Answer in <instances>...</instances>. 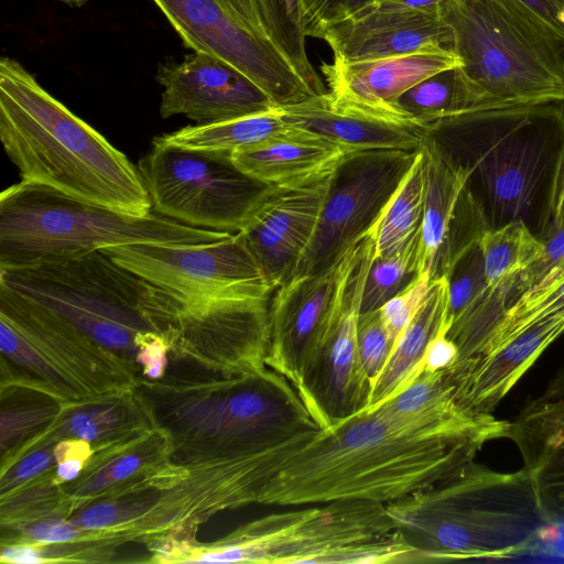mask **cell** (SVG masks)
I'll list each match as a JSON object with an SVG mask.
<instances>
[{
	"label": "cell",
	"mask_w": 564,
	"mask_h": 564,
	"mask_svg": "<svg viewBox=\"0 0 564 564\" xmlns=\"http://www.w3.org/2000/svg\"><path fill=\"white\" fill-rule=\"evenodd\" d=\"M430 133L467 170L488 230L520 221L545 240L564 178L562 102L473 111Z\"/></svg>",
	"instance_id": "7a4b0ae2"
},
{
	"label": "cell",
	"mask_w": 564,
	"mask_h": 564,
	"mask_svg": "<svg viewBox=\"0 0 564 564\" xmlns=\"http://www.w3.org/2000/svg\"><path fill=\"white\" fill-rule=\"evenodd\" d=\"M480 241V240H479ZM479 241L465 249L444 274L448 285L445 317L447 332L452 323L482 293L487 286L484 257Z\"/></svg>",
	"instance_id": "d6a6232c"
},
{
	"label": "cell",
	"mask_w": 564,
	"mask_h": 564,
	"mask_svg": "<svg viewBox=\"0 0 564 564\" xmlns=\"http://www.w3.org/2000/svg\"><path fill=\"white\" fill-rule=\"evenodd\" d=\"M394 109L403 122L427 132L443 120L485 110L460 66L441 70L417 83L397 99Z\"/></svg>",
	"instance_id": "4316f807"
},
{
	"label": "cell",
	"mask_w": 564,
	"mask_h": 564,
	"mask_svg": "<svg viewBox=\"0 0 564 564\" xmlns=\"http://www.w3.org/2000/svg\"><path fill=\"white\" fill-rule=\"evenodd\" d=\"M1 355L37 376L33 389L62 404L109 395L96 372L132 388L135 369L50 308L0 284Z\"/></svg>",
	"instance_id": "9c48e42d"
},
{
	"label": "cell",
	"mask_w": 564,
	"mask_h": 564,
	"mask_svg": "<svg viewBox=\"0 0 564 564\" xmlns=\"http://www.w3.org/2000/svg\"><path fill=\"white\" fill-rule=\"evenodd\" d=\"M137 166L153 213L202 229L239 232L271 187L240 171L230 153L155 141Z\"/></svg>",
	"instance_id": "30bf717a"
},
{
	"label": "cell",
	"mask_w": 564,
	"mask_h": 564,
	"mask_svg": "<svg viewBox=\"0 0 564 564\" xmlns=\"http://www.w3.org/2000/svg\"><path fill=\"white\" fill-rule=\"evenodd\" d=\"M285 120L347 152L370 150L417 151L427 131L391 122L332 104L328 94L280 107Z\"/></svg>",
	"instance_id": "603a6c76"
},
{
	"label": "cell",
	"mask_w": 564,
	"mask_h": 564,
	"mask_svg": "<svg viewBox=\"0 0 564 564\" xmlns=\"http://www.w3.org/2000/svg\"><path fill=\"white\" fill-rule=\"evenodd\" d=\"M509 423L507 438L519 449L542 507L564 520V387L546 386Z\"/></svg>",
	"instance_id": "7402d4cb"
},
{
	"label": "cell",
	"mask_w": 564,
	"mask_h": 564,
	"mask_svg": "<svg viewBox=\"0 0 564 564\" xmlns=\"http://www.w3.org/2000/svg\"><path fill=\"white\" fill-rule=\"evenodd\" d=\"M375 257L369 234L360 239L339 305L304 378L301 398L322 430L370 404L372 381L362 365L357 329L368 271Z\"/></svg>",
	"instance_id": "4fadbf2b"
},
{
	"label": "cell",
	"mask_w": 564,
	"mask_h": 564,
	"mask_svg": "<svg viewBox=\"0 0 564 564\" xmlns=\"http://www.w3.org/2000/svg\"><path fill=\"white\" fill-rule=\"evenodd\" d=\"M280 107L241 118L186 126L153 141L187 150L234 153L258 145L291 129Z\"/></svg>",
	"instance_id": "83f0119b"
},
{
	"label": "cell",
	"mask_w": 564,
	"mask_h": 564,
	"mask_svg": "<svg viewBox=\"0 0 564 564\" xmlns=\"http://www.w3.org/2000/svg\"><path fill=\"white\" fill-rule=\"evenodd\" d=\"M230 232L192 227L156 213L139 216L21 181L0 195V268L129 243L213 242Z\"/></svg>",
	"instance_id": "52a82bcc"
},
{
	"label": "cell",
	"mask_w": 564,
	"mask_h": 564,
	"mask_svg": "<svg viewBox=\"0 0 564 564\" xmlns=\"http://www.w3.org/2000/svg\"><path fill=\"white\" fill-rule=\"evenodd\" d=\"M334 61L355 63L452 46V31L437 10H411L373 0L319 35ZM452 51V50H451Z\"/></svg>",
	"instance_id": "d6986e66"
},
{
	"label": "cell",
	"mask_w": 564,
	"mask_h": 564,
	"mask_svg": "<svg viewBox=\"0 0 564 564\" xmlns=\"http://www.w3.org/2000/svg\"><path fill=\"white\" fill-rule=\"evenodd\" d=\"M138 404L132 388L77 403L62 404L53 422L40 435L31 438L22 451L42 447L62 440H80L91 445L93 452L118 441L152 430L144 424L150 411Z\"/></svg>",
	"instance_id": "cb8c5ba5"
},
{
	"label": "cell",
	"mask_w": 564,
	"mask_h": 564,
	"mask_svg": "<svg viewBox=\"0 0 564 564\" xmlns=\"http://www.w3.org/2000/svg\"><path fill=\"white\" fill-rule=\"evenodd\" d=\"M420 551L383 503L343 500L275 512L246 523L189 563H416Z\"/></svg>",
	"instance_id": "ba28073f"
},
{
	"label": "cell",
	"mask_w": 564,
	"mask_h": 564,
	"mask_svg": "<svg viewBox=\"0 0 564 564\" xmlns=\"http://www.w3.org/2000/svg\"><path fill=\"white\" fill-rule=\"evenodd\" d=\"M379 2L397 8L411 10H437L444 0H378Z\"/></svg>",
	"instance_id": "7dc6e473"
},
{
	"label": "cell",
	"mask_w": 564,
	"mask_h": 564,
	"mask_svg": "<svg viewBox=\"0 0 564 564\" xmlns=\"http://www.w3.org/2000/svg\"><path fill=\"white\" fill-rule=\"evenodd\" d=\"M350 153L292 126L281 135L231 153V160L250 177L281 186L330 172Z\"/></svg>",
	"instance_id": "d4e9b609"
},
{
	"label": "cell",
	"mask_w": 564,
	"mask_h": 564,
	"mask_svg": "<svg viewBox=\"0 0 564 564\" xmlns=\"http://www.w3.org/2000/svg\"><path fill=\"white\" fill-rule=\"evenodd\" d=\"M420 151L424 167V210L417 272L431 271L434 276H442L488 229L462 163L433 133H426Z\"/></svg>",
	"instance_id": "2e32d148"
},
{
	"label": "cell",
	"mask_w": 564,
	"mask_h": 564,
	"mask_svg": "<svg viewBox=\"0 0 564 564\" xmlns=\"http://www.w3.org/2000/svg\"><path fill=\"white\" fill-rule=\"evenodd\" d=\"M23 539L37 544L78 542L84 531L64 520H39L25 527Z\"/></svg>",
	"instance_id": "60d3db41"
},
{
	"label": "cell",
	"mask_w": 564,
	"mask_h": 564,
	"mask_svg": "<svg viewBox=\"0 0 564 564\" xmlns=\"http://www.w3.org/2000/svg\"><path fill=\"white\" fill-rule=\"evenodd\" d=\"M223 7L245 28L267 36L253 0H218ZM269 39V37H268Z\"/></svg>",
	"instance_id": "ee69618b"
},
{
	"label": "cell",
	"mask_w": 564,
	"mask_h": 564,
	"mask_svg": "<svg viewBox=\"0 0 564 564\" xmlns=\"http://www.w3.org/2000/svg\"><path fill=\"white\" fill-rule=\"evenodd\" d=\"M0 284L50 308L133 367L147 339L159 335L172 347L187 307L101 250L0 268Z\"/></svg>",
	"instance_id": "5b68a950"
},
{
	"label": "cell",
	"mask_w": 564,
	"mask_h": 564,
	"mask_svg": "<svg viewBox=\"0 0 564 564\" xmlns=\"http://www.w3.org/2000/svg\"><path fill=\"white\" fill-rule=\"evenodd\" d=\"M264 32L314 96L327 93L306 53L302 0H253Z\"/></svg>",
	"instance_id": "f546056e"
},
{
	"label": "cell",
	"mask_w": 564,
	"mask_h": 564,
	"mask_svg": "<svg viewBox=\"0 0 564 564\" xmlns=\"http://www.w3.org/2000/svg\"><path fill=\"white\" fill-rule=\"evenodd\" d=\"M373 0H302L306 36L318 39L329 25L339 22Z\"/></svg>",
	"instance_id": "d590c367"
},
{
	"label": "cell",
	"mask_w": 564,
	"mask_h": 564,
	"mask_svg": "<svg viewBox=\"0 0 564 564\" xmlns=\"http://www.w3.org/2000/svg\"><path fill=\"white\" fill-rule=\"evenodd\" d=\"M128 518L129 505L115 500L91 505L68 521L84 532L95 533L115 529L124 523Z\"/></svg>",
	"instance_id": "f35d334b"
},
{
	"label": "cell",
	"mask_w": 564,
	"mask_h": 564,
	"mask_svg": "<svg viewBox=\"0 0 564 564\" xmlns=\"http://www.w3.org/2000/svg\"><path fill=\"white\" fill-rule=\"evenodd\" d=\"M357 341L362 365L373 382L386 366L395 345L379 310L360 314Z\"/></svg>",
	"instance_id": "836d02e7"
},
{
	"label": "cell",
	"mask_w": 564,
	"mask_h": 564,
	"mask_svg": "<svg viewBox=\"0 0 564 564\" xmlns=\"http://www.w3.org/2000/svg\"><path fill=\"white\" fill-rule=\"evenodd\" d=\"M90 456L87 455H70L56 464L55 469V481L57 482H67L75 481L80 474L83 473L85 465L87 464Z\"/></svg>",
	"instance_id": "bcb514c9"
},
{
	"label": "cell",
	"mask_w": 564,
	"mask_h": 564,
	"mask_svg": "<svg viewBox=\"0 0 564 564\" xmlns=\"http://www.w3.org/2000/svg\"><path fill=\"white\" fill-rule=\"evenodd\" d=\"M417 151L370 150L348 154L333 172L316 229L291 276L326 269L367 235Z\"/></svg>",
	"instance_id": "7c38bea8"
},
{
	"label": "cell",
	"mask_w": 564,
	"mask_h": 564,
	"mask_svg": "<svg viewBox=\"0 0 564 564\" xmlns=\"http://www.w3.org/2000/svg\"><path fill=\"white\" fill-rule=\"evenodd\" d=\"M62 406L55 410L53 405H26L11 409L1 413V444H14L15 437L23 436L32 429L42 426L45 422L52 423Z\"/></svg>",
	"instance_id": "74e56055"
},
{
	"label": "cell",
	"mask_w": 564,
	"mask_h": 564,
	"mask_svg": "<svg viewBox=\"0 0 564 564\" xmlns=\"http://www.w3.org/2000/svg\"><path fill=\"white\" fill-rule=\"evenodd\" d=\"M432 283V272H422L379 308L382 321L395 343L423 305L431 291Z\"/></svg>",
	"instance_id": "e575fe53"
},
{
	"label": "cell",
	"mask_w": 564,
	"mask_h": 564,
	"mask_svg": "<svg viewBox=\"0 0 564 564\" xmlns=\"http://www.w3.org/2000/svg\"><path fill=\"white\" fill-rule=\"evenodd\" d=\"M163 87L160 115H184L197 124L270 111L278 106L249 77L227 62L203 52L159 66Z\"/></svg>",
	"instance_id": "ac0fdd59"
},
{
	"label": "cell",
	"mask_w": 564,
	"mask_h": 564,
	"mask_svg": "<svg viewBox=\"0 0 564 564\" xmlns=\"http://www.w3.org/2000/svg\"><path fill=\"white\" fill-rule=\"evenodd\" d=\"M386 507L425 563L512 557L558 533L524 467L501 473L474 460Z\"/></svg>",
	"instance_id": "277c9868"
},
{
	"label": "cell",
	"mask_w": 564,
	"mask_h": 564,
	"mask_svg": "<svg viewBox=\"0 0 564 564\" xmlns=\"http://www.w3.org/2000/svg\"><path fill=\"white\" fill-rule=\"evenodd\" d=\"M479 243L488 286L524 271L541 258L544 249L543 242L520 221L487 230Z\"/></svg>",
	"instance_id": "4dcf8cb0"
},
{
	"label": "cell",
	"mask_w": 564,
	"mask_h": 564,
	"mask_svg": "<svg viewBox=\"0 0 564 564\" xmlns=\"http://www.w3.org/2000/svg\"><path fill=\"white\" fill-rule=\"evenodd\" d=\"M509 421L464 411L399 419L382 404L321 430L262 488L258 503L388 505L425 489L507 437Z\"/></svg>",
	"instance_id": "6da1fadb"
},
{
	"label": "cell",
	"mask_w": 564,
	"mask_h": 564,
	"mask_svg": "<svg viewBox=\"0 0 564 564\" xmlns=\"http://www.w3.org/2000/svg\"><path fill=\"white\" fill-rule=\"evenodd\" d=\"M550 387H564V367H562L547 382Z\"/></svg>",
	"instance_id": "681fc988"
},
{
	"label": "cell",
	"mask_w": 564,
	"mask_h": 564,
	"mask_svg": "<svg viewBox=\"0 0 564 564\" xmlns=\"http://www.w3.org/2000/svg\"><path fill=\"white\" fill-rule=\"evenodd\" d=\"M440 13L485 110L564 101V47L516 0H444Z\"/></svg>",
	"instance_id": "8992f818"
},
{
	"label": "cell",
	"mask_w": 564,
	"mask_h": 564,
	"mask_svg": "<svg viewBox=\"0 0 564 564\" xmlns=\"http://www.w3.org/2000/svg\"><path fill=\"white\" fill-rule=\"evenodd\" d=\"M99 250L187 306L274 291L240 232L213 242H140Z\"/></svg>",
	"instance_id": "8fae6325"
},
{
	"label": "cell",
	"mask_w": 564,
	"mask_h": 564,
	"mask_svg": "<svg viewBox=\"0 0 564 564\" xmlns=\"http://www.w3.org/2000/svg\"><path fill=\"white\" fill-rule=\"evenodd\" d=\"M184 45L249 77L278 107L314 97L270 39L240 24L218 0H153Z\"/></svg>",
	"instance_id": "5bb4252c"
},
{
	"label": "cell",
	"mask_w": 564,
	"mask_h": 564,
	"mask_svg": "<svg viewBox=\"0 0 564 564\" xmlns=\"http://www.w3.org/2000/svg\"><path fill=\"white\" fill-rule=\"evenodd\" d=\"M447 300L448 285L445 275L433 278L426 300L399 336L386 366L372 382L368 409L394 397L422 372L429 344L442 328L447 332Z\"/></svg>",
	"instance_id": "484cf974"
},
{
	"label": "cell",
	"mask_w": 564,
	"mask_h": 564,
	"mask_svg": "<svg viewBox=\"0 0 564 564\" xmlns=\"http://www.w3.org/2000/svg\"><path fill=\"white\" fill-rule=\"evenodd\" d=\"M35 543H18L3 546L1 562L11 564H39L51 562Z\"/></svg>",
	"instance_id": "f6af8a7d"
},
{
	"label": "cell",
	"mask_w": 564,
	"mask_h": 564,
	"mask_svg": "<svg viewBox=\"0 0 564 564\" xmlns=\"http://www.w3.org/2000/svg\"><path fill=\"white\" fill-rule=\"evenodd\" d=\"M69 7H73V8H80L83 6H85L88 1L90 0H58Z\"/></svg>",
	"instance_id": "f907efd6"
},
{
	"label": "cell",
	"mask_w": 564,
	"mask_h": 564,
	"mask_svg": "<svg viewBox=\"0 0 564 564\" xmlns=\"http://www.w3.org/2000/svg\"><path fill=\"white\" fill-rule=\"evenodd\" d=\"M563 224H564V178L562 181V185H561V188L558 192L554 218H553L552 227H551L549 235L552 231H554L555 229H557L558 227H561Z\"/></svg>",
	"instance_id": "c3c4849f"
},
{
	"label": "cell",
	"mask_w": 564,
	"mask_h": 564,
	"mask_svg": "<svg viewBox=\"0 0 564 564\" xmlns=\"http://www.w3.org/2000/svg\"><path fill=\"white\" fill-rule=\"evenodd\" d=\"M446 333V329L442 328L429 344L424 356L425 370H445L456 361L458 348Z\"/></svg>",
	"instance_id": "7bdbcfd3"
},
{
	"label": "cell",
	"mask_w": 564,
	"mask_h": 564,
	"mask_svg": "<svg viewBox=\"0 0 564 564\" xmlns=\"http://www.w3.org/2000/svg\"><path fill=\"white\" fill-rule=\"evenodd\" d=\"M359 242L326 269L291 276L272 293L265 365L285 377L300 395L339 305Z\"/></svg>",
	"instance_id": "9a60e30c"
},
{
	"label": "cell",
	"mask_w": 564,
	"mask_h": 564,
	"mask_svg": "<svg viewBox=\"0 0 564 564\" xmlns=\"http://www.w3.org/2000/svg\"><path fill=\"white\" fill-rule=\"evenodd\" d=\"M564 333V308L506 341L445 369L452 395L469 414L490 415L544 350Z\"/></svg>",
	"instance_id": "44dd1931"
},
{
	"label": "cell",
	"mask_w": 564,
	"mask_h": 564,
	"mask_svg": "<svg viewBox=\"0 0 564 564\" xmlns=\"http://www.w3.org/2000/svg\"><path fill=\"white\" fill-rule=\"evenodd\" d=\"M419 241L420 235L390 256L373 257L365 283L360 314L379 310L415 279L419 274Z\"/></svg>",
	"instance_id": "1f68e13d"
},
{
	"label": "cell",
	"mask_w": 564,
	"mask_h": 564,
	"mask_svg": "<svg viewBox=\"0 0 564 564\" xmlns=\"http://www.w3.org/2000/svg\"><path fill=\"white\" fill-rule=\"evenodd\" d=\"M424 210V167L419 149L410 169L369 230L375 257L403 249L421 232Z\"/></svg>",
	"instance_id": "f1b7e54d"
},
{
	"label": "cell",
	"mask_w": 564,
	"mask_h": 564,
	"mask_svg": "<svg viewBox=\"0 0 564 564\" xmlns=\"http://www.w3.org/2000/svg\"><path fill=\"white\" fill-rule=\"evenodd\" d=\"M334 170L271 186L239 231L274 290L292 275L314 235Z\"/></svg>",
	"instance_id": "e0dca14e"
},
{
	"label": "cell",
	"mask_w": 564,
	"mask_h": 564,
	"mask_svg": "<svg viewBox=\"0 0 564 564\" xmlns=\"http://www.w3.org/2000/svg\"><path fill=\"white\" fill-rule=\"evenodd\" d=\"M57 464L54 456V444L52 447L42 446L26 453L24 458H19L11 466L2 469L1 473V498L23 488L33 481L36 476L43 474Z\"/></svg>",
	"instance_id": "8d00e7d4"
},
{
	"label": "cell",
	"mask_w": 564,
	"mask_h": 564,
	"mask_svg": "<svg viewBox=\"0 0 564 564\" xmlns=\"http://www.w3.org/2000/svg\"><path fill=\"white\" fill-rule=\"evenodd\" d=\"M543 245L541 258L524 270L530 288L564 259V224L552 231Z\"/></svg>",
	"instance_id": "b9f144b4"
},
{
	"label": "cell",
	"mask_w": 564,
	"mask_h": 564,
	"mask_svg": "<svg viewBox=\"0 0 564 564\" xmlns=\"http://www.w3.org/2000/svg\"><path fill=\"white\" fill-rule=\"evenodd\" d=\"M0 140L21 181L132 215L152 213L138 166L10 57L0 61Z\"/></svg>",
	"instance_id": "3957f363"
},
{
	"label": "cell",
	"mask_w": 564,
	"mask_h": 564,
	"mask_svg": "<svg viewBox=\"0 0 564 564\" xmlns=\"http://www.w3.org/2000/svg\"><path fill=\"white\" fill-rule=\"evenodd\" d=\"M460 65L458 56L453 51L434 48L373 61H333L323 63L321 72L333 105L406 124L394 109L397 99L429 76Z\"/></svg>",
	"instance_id": "ffe728a7"
},
{
	"label": "cell",
	"mask_w": 564,
	"mask_h": 564,
	"mask_svg": "<svg viewBox=\"0 0 564 564\" xmlns=\"http://www.w3.org/2000/svg\"><path fill=\"white\" fill-rule=\"evenodd\" d=\"M564 47V0H516Z\"/></svg>",
	"instance_id": "ab89813d"
}]
</instances>
